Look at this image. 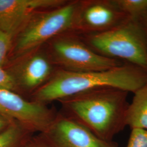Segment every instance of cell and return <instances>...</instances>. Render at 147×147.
I'll list each match as a JSON object with an SVG mask.
<instances>
[{"instance_id":"6da1fadb","label":"cell","mask_w":147,"mask_h":147,"mask_svg":"<svg viewBox=\"0 0 147 147\" xmlns=\"http://www.w3.org/2000/svg\"><path fill=\"white\" fill-rule=\"evenodd\" d=\"M146 84L147 71L129 63L100 71L76 72L64 69L34 92L31 100L47 105L102 88H115L134 93Z\"/></svg>"},{"instance_id":"7a4b0ae2","label":"cell","mask_w":147,"mask_h":147,"mask_svg":"<svg viewBox=\"0 0 147 147\" xmlns=\"http://www.w3.org/2000/svg\"><path fill=\"white\" fill-rule=\"evenodd\" d=\"M129 92L115 88L94 89L61 100L70 116L106 141L126 126Z\"/></svg>"},{"instance_id":"3957f363","label":"cell","mask_w":147,"mask_h":147,"mask_svg":"<svg viewBox=\"0 0 147 147\" xmlns=\"http://www.w3.org/2000/svg\"><path fill=\"white\" fill-rule=\"evenodd\" d=\"M81 3L70 2L32 16L14 37L9 61L34 51L61 33L76 28Z\"/></svg>"},{"instance_id":"277c9868","label":"cell","mask_w":147,"mask_h":147,"mask_svg":"<svg viewBox=\"0 0 147 147\" xmlns=\"http://www.w3.org/2000/svg\"><path fill=\"white\" fill-rule=\"evenodd\" d=\"M86 44L107 58L135 65L147 71V44L138 21L128 19L106 31L88 34Z\"/></svg>"},{"instance_id":"5b68a950","label":"cell","mask_w":147,"mask_h":147,"mask_svg":"<svg viewBox=\"0 0 147 147\" xmlns=\"http://www.w3.org/2000/svg\"><path fill=\"white\" fill-rule=\"evenodd\" d=\"M51 50L55 60L65 68L64 70L71 71L105 70L124 63L101 55L76 38L56 39L52 42Z\"/></svg>"},{"instance_id":"8992f818","label":"cell","mask_w":147,"mask_h":147,"mask_svg":"<svg viewBox=\"0 0 147 147\" xmlns=\"http://www.w3.org/2000/svg\"><path fill=\"white\" fill-rule=\"evenodd\" d=\"M0 113L34 134L47 131L57 116L47 105L27 100L18 93L4 89H0Z\"/></svg>"},{"instance_id":"52a82bcc","label":"cell","mask_w":147,"mask_h":147,"mask_svg":"<svg viewBox=\"0 0 147 147\" xmlns=\"http://www.w3.org/2000/svg\"><path fill=\"white\" fill-rule=\"evenodd\" d=\"M42 134L53 147H118L116 142L101 139L70 116L57 115Z\"/></svg>"},{"instance_id":"ba28073f","label":"cell","mask_w":147,"mask_h":147,"mask_svg":"<svg viewBox=\"0 0 147 147\" xmlns=\"http://www.w3.org/2000/svg\"><path fill=\"white\" fill-rule=\"evenodd\" d=\"M128 19L113 0L84 1L81 3L76 28L88 34L106 31Z\"/></svg>"},{"instance_id":"9c48e42d","label":"cell","mask_w":147,"mask_h":147,"mask_svg":"<svg viewBox=\"0 0 147 147\" xmlns=\"http://www.w3.org/2000/svg\"><path fill=\"white\" fill-rule=\"evenodd\" d=\"M5 68L13 75L20 90L33 92L47 82L53 71L46 55L34 51L10 61Z\"/></svg>"},{"instance_id":"30bf717a","label":"cell","mask_w":147,"mask_h":147,"mask_svg":"<svg viewBox=\"0 0 147 147\" xmlns=\"http://www.w3.org/2000/svg\"><path fill=\"white\" fill-rule=\"evenodd\" d=\"M63 0H0V30L15 37L26 21L38 11L64 5Z\"/></svg>"},{"instance_id":"8fae6325","label":"cell","mask_w":147,"mask_h":147,"mask_svg":"<svg viewBox=\"0 0 147 147\" xmlns=\"http://www.w3.org/2000/svg\"><path fill=\"white\" fill-rule=\"evenodd\" d=\"M134 94L126 111V126L147 130V84Z\"/></svg>"},{"instance_id":"7c38bea8","label":"cell","mask_w":147,"mask_h":147,"mask_svg":"<svg viewBox=\"0 0 147 147\" xmlns=\"http://www.w3.org/2000/svg\"><path fill=\"white\" fill-rule=\"evenodd\" d=\"M34 134L26 126L13 121L5 130L0 134V147H24Z\"/></svg>"},{"instance_id":"4fadbf2b","label":"cell","mask_w":147,"mask_h":147,"mask_svg":"<svg viewBox=\"0 0 147 147\" xmlns=\"http://www.w3.org/2000/svg\"><path fill=\"white\" fill-rule=\"evenodd\" d=\"M114 3L130 19L138 21L147 11V0H113Z\"/></svg>"},{"instance_id":"5bb4252c","label":"cell","mask_w":147,"mask_h":147,"mask_svg":"<svg viewBox=\"0 0 147 147\" xmlns=\"http://www.w3.org/2000/svg\"><path fill=\"white\" fill-rule=\"evenodd\" d=\"M14 37L0 30V67L5 68L9 61Z\"/></svg>"},{"instance_id":"9a60e30c","label":"cell","mask_w":147,"mask_h":147,"mask_svg":"<svg viewBox=\"0 0 147 147\" xmlns=\"http://www.w3.org/2000/svg\"><path fill=\"white\" fill-rule=\"evenodd\" d=\"M0 89L20 94L21 91L13 75L5 68L0 67Z\"/></svg>"},{"instance_id":"2e32d148","label":"cell","mask_w":147,"mask_h":147,"mask_svg":"<svg viewBox=\"0 0 147 147\" xmlns=\"http://www.w3.org/2000/svg\"><path fill=\"white\" fill-rule=\"evenodd\" d=\"M126 147H147V130L131 129Z\"/></svg>"},{"instance_id":"e0dca14e","label":"cell","mask_w":147,"mask_h":147,"mask_svg":"<svg viewBox=\"0 0 147 147\" xmlns=\"http://www.w3.org/2000/svg\"><path fill=\"white\" fill-rule=\"evenodd\" d=\"M24 147H53L42 133L35 134L26 142Z\"/></svg>"},{"instance_id":"ac0fdd59","label":"cell","mask_w":147,"mask_h":147,"mask_svg":"<svg viewBox=\"0 0 147 147\" xmlns=\"http://www.w3.org/2000/svg\"><path fill=\"white\" fill-rule=\"evenodd\" d=\"M13 121L14 120L0 113V134L5 130Z\"/></svg>"},{"instance_id":"d6986e66","label":"cell","mask_w":147,"mask_h":147,"mask_svg":"<svg viewBox=\"0 0 147 147\" xmlns=\"http://www.w3.org/2000/svg\"><path fill=\"white\" fill-rule=\"evenodd\" d=\"M138 22H140L141 26L142 27L147 44V13L142 16V18L138 20Z\"/></svg>"}]
</instances>
